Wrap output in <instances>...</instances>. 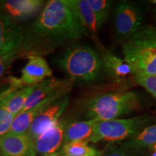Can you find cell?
Masks as SVG:
<instances>
[{
	"instance_id": "obj_1",
	"label": "cell",
	"mask_w": 156,
	"mask_h": 156,
	"mask_svg": "<svg viewBox=\"0 0 156 156\" xmlns=\"http://www.w3.org/2000/svg\"><path fill=\"white\" fill-rule=\"evenodd\" d=\"M32 31L56 45L75 44L83 36H90L66 0H51L43 9Z\"/></svg>"
},
{
	"instance_id": "obj_2",
	"label": "cell",
	"mask_w": 156,
	"mask_h": 156,
	"mask_svg": "<svg viewBox=\"0 0 156 156\" xmlns=\"http://www.w3.org/2000/svg\"><path fill=\"white\" fill-rule=\"evenodd\" d=\"M142 99L136 91L121 90L103 93L89 98L82 106L87 120L117 119L139 110Z\"/></svg>"
},
{
	"instance_id": "obj_3",
	"label": "cell",
	"mask_w": 156,
	"mask_h": 156,
	"mask_svg": "<svg viewBox=\"0 0 156 156\" xmlns=\"http://www.w3.org/2000/svg\"><path fill=\"white\" fill-rule=\"evenodd\" d=\"M55 62L57 67L70 79L81 83L96 82L104 73L101 54L86 44L69 46L56 58Z\"/></svg>"
},
{
	"instance_id": "obj_4",
	"label": "cell",
	"mask_w": 156,
	"mask_h": 156,
	"mask_svg": "<svg viewBox=\"0 0 156 156\" xmlns=\"http://www.w3.org/2000/svg\"><path fill=\"white\" fill-rule=\"evenodd\" d=\"M124 59L134 75L156 76V27L143 25L122 45Z\"/></svg>"
},
{
	"instance_id": "obj_5",
	"label": "cell",
	"mask_w": 156,
	"mask_h": 156,
	"mask_svg": "<svg viewBox=\"0 0 156 156\" xmlns=\"http://www.w3.org/2000/svg\"><path fill=\"white\" fill-rule=\"evenodd\" d=\"M154 120L147 114L130 119L98 121L87 142H123L139 133Z\"/></svg>"
},
{
	"instance_id": "obj_6",
	"label": "cell",
	"mask_w": 156,
	"mask_h": 156,
	"mask_svg": "<svg viewBox=\"0 0 156 156\" xmlns=\"http://www.w3.org/2000/svg\"><path fill=\"white\" fill-rule=\"evenodd\" d=\"M144 13L135 3L120 1L116 4L114 14L115 36L120 41L131 38L143 26Z\"/></svg>"
},
{
	"instance_id": "obj_7",
	"label": "cell",
	"mask_w": 156,
	"mask_h": 156,
	"mask_svg": "<svg viewBox=\"0 0 156 156\" xmlns=\"http://www.w3.org/2000/svg\"><path fill=\"white\" fill-rule=\"evenodd\" d=\"M75 83V80L70 78L46 79L42 83L36 85L34 91L28 97L22 112L34 108L47 99L62 97L64 95L69 94Z\"/></svg>"
},
{
	"instance_id": "obj_8",
	"label": "cell",
	"mask_w": 156,
	"mask_h": 156,
	"mask_svg": "<svg viewBox=\"0 0 156 156\" xmlns=\"http://www.w3.org/2000/svg\"><path fill=\"white\" fill-rule=\"evenodd\" d=\"M69 94L58 98L46 107L31 124L27 134L35 142L45 132L59 121L60 116L69 105Z\"/></svg>"
},
{
	"instance_id": "obj_9",
	"label": "cell",
	"mask_w": 156,
	"mask_h": 156,
	"mask_svg": "<svg viewBox=\"0 0 156 156\" xmlns=\"http://www.w3.org/2000/svg\"><path fill=\"white\" fill-rule=\"evenodd\" d=\"M1 156H36L35 142L28 134L7 133L0 136Z\"/></svg>"
},
{
	"instance_id": "obj_10",
	"label": "cell",
	"mask_w": 156,
	"mask_h": 156,
	"mask_svg": "<svg viewBox=\"0 0 156 156\" xmlns=\"http://www.w3.org/2000/svg\"><path fill=\"white\" fill-rule=\"evenodd\" d=\"M67 124L59 120L56 124L37 138L35 141L36 154L44 156L57 153V151L63 145L64 134Z\"/></svg>"
},
{
	"instance_id": "obj_11",
	"label": "cell",
	"mask_w": 156,
	"mask_h": 156,
	"mask_svg": "<svg viewBox=\"0 0 156 156\" xmlns=\"http://www.w3.org/2000/svg\"><path fill=\"white\" fill-rule=\"evenodd\" d=\"M44 4L41 0H7L0 2V7L15 21H23L34 16Z\"/></svg>"
},
{
	"instance_id": "obj_12",
	"label": "cell",
	"mask_w": 156,
	"mask_h": 156,
	"mask_svg": "<svg viewBox=\"0 0 156 156\" xmlns=\"http://www.w3.org/2000/svg\"><path fill=\"white\" fill-rule=\"evenodd\" d=\"M66 2L75 12L82 25L86 29L89 36L93 39L99 49L103 48L98 35L100 29L98 25L97 18L86 0H66Z\"/></svg>"
},
{
	"instance_id": "obj_13",
	"label": "cell",
	"mask_w": 156,
	"mask_h": 156,
	"mask_svg": "<svg viewBox=\"0 0 156 156\" xmlns=\"http://www.w3.org/2000/svg\"><path fill=\"white\" fill-rule=\"evenodd\" d=\"M51 75L52 70L47 62L42 56H35L29 58L23 69L21 80L26 86H31L42 83Z\"/></svg>"
},
{
	"instance_id": "obj_14",
	"label": "cell",
	"mask_w": 156,
	"mask_h": 156,
	"mask_svg": "<svg viewBox=\"0 0 156 156\" xmlns=\"http://www.w3.org/2000/svg\"><path fill=\"white\" fill-rule=\"evenodd\" d=\"M100 50L104 73L116 81H121L130 75H134L132 68L124 58H121L104 48Z\"/></svg>"
},
{
	"instance_id": "obj_15",
	"label": "cell",
	"mask_w": 156,
	"mask_h": 156,
	"mask_svg": "<svg viewBox=\"0 0 156 156\" xmlns=\"http://www.w3.org/2000/svg\"><path fill=\"white\" fill-rule=\"evenodd\" d=\"M60 98V97H58ZM58 98H51L40 103L34 108L22 112L15 117L10 129L7 133L13 134H25L28 132L31 124L38 115L44 109Z\"/></svg>"
},
{
	"instance_id": "obj_16",
	"label": "cell",
	"mask_w": 156,
	"mask_h": 156,
	"mask_svg": "<svg viewBox=\"0 0 156 156\" xmlns=\"http://www.w3.org/2000/svg\"><path fill=\"white\" fill-rule=\"evenodd\" d=\"M118 144L130 151L144 152L156 144V124L147 126L136 135Z\"/></svg>"
},
{
	"instance_id": "obj_17",
	"label": "cell",
	"mask_w": 156,
	"mask_h": 156,
	"mask_svg": "<svg viewBox=\"0 0 156 156\" xmlns=\"http://www.w3.org/2000/svg\"><path fill=\"white\" fill-rule=\"evenodd\" d=\"M97 120L74 122L67 125L62 146L73 142L87 141L92 136Z\"/></svg>"
},
{
	"instance_id": "obj_18",
	"label": "cell",
	"mask_w": 156,
	"mask_h": 156,
	"mask_svg": "<svg viewBox=\"0 0 156 156\" xmlns=\"http://www.w3.org/2000/svg\"><path fill=\"white\" fill-rule=\"evenodd\" d=\"M60 153L64 155L75 156H100L101 152L88 145L86 141L73 142L62 146Z\"/></svg>"
},
{
	"instance_id": "obj_19",
	"label": "cell",
	"mask_w": 156,
	"mask_h": 156,
	"mask_svg": "<svg viewBox=\"0 0 156 156\" xmlns=\"http://www.w3.org/2000/svg\"><path fill=\"white\" fill-rule=\"evenodd\" d=\"M97 18L98 25L101 29L106 23L113 5V1L109 0H86Z\"/></svg>"
},
{
	"instance_id": "obj_20",
	"label": "cell",
	"mask_w": 156,
	"mask_h": 156,
	"mask_svg": "<svg viewBox=\"0 0 156 156\" xmlns=\"http://www.w3.org/2000/svg\"><path fill=\"white\" fill-rule=\"evenodd\" d=\"M100 156H147L144 152H137L122 147L119 144L109 143L101 152Z\"/></svg>"
},
{
	"instance_id": "obj_21",
	"label": "cell",
	"mask_w": 156,
	"mask_h": 156,
	"mask_svg": "<svg viewBox=\"0 0 156 156\" xmlns=\"http://www.w3.org/2000/svg\"><path fill=\"white\" fill-rule=\"evenodd\" d=\"M134 80L138 85L156 98V76L134 75Z\"/></svg>"
},
{
	"instance_id": "obj_22",
	"label": "cell",
	"mask_w": 156,
	"mask_h": 156,
	"mask_svg": "<svg viewBox=\"0 0 156 156\" xmlns=\"http://www.w3.org/2000/svg\"><path fill=\"white\" fill-rule=\"evenodd\" d=\"M15 115L12 114L4 107L0 106V136L7 134L10 129Z\"/></svg>"
},
{
	"instance_id": "obj_23",
	"label": "cell",
	"mask_w": 156,
	"mask_h": 156,
	"mask_svg": "<svg viewBox=\"0 0 156 156\" xmlns=\"http://www.w3.org/2000/svg\"><path fill=\"white\" fill-rule=\"evenodd\" d=\"M20 57H23V54L20 51H12L4 56L0 59V77L11 67L12 64L15 60Z\"/></svg>"
},
{
	"instance_id": "obj_24",
	"label": "cell",
	"mask_w": 156,
	"mask_h": 156,
	"mask_svg": "<svg viewBox=\"0 0 156 156\" xmlns=\"http://www.w3.org/2000/svg\"><path fill=\"white\" fill-rule=\"evenodd\" d=\"M147 156H156V144L147 149Z\"/></svg>"
},
{
	"instance_id": "obj_25",
	"label": "cell",
	"mask_w": 156,
	"mask_h": 156,
	"mask_svg": "<svg viewBox=\"0 0 156 156\" xmlns=\"http://www.w3.org/2000/svg\"><path fill=\"white\" fill-rule=\"evenodd\" d=\"M8 54V53H7V52L5 50L0 48V59H1V58H2L4 56H5L6 54Z\"/></svg>"
},
{
	"instance_id": "obj_26",
	"label": "cell",
	"mask_w": 156,
	"mask_h": 156,
	"mask_svg": "<svg viewBox=\"0 0 156 156\" xmlns=\"http://www.w3.org/2000/svg\"><path fill=\"white\" fill-rule=\"evenodd\" d=\"M46 156H62V153H60V152H57V153H55L54 154H51V155H46Z\"/></svg>"
},
{
	"instance_id": "obj_27",
	"label": "cell",
	"mask_w": 156,
	"mask_h": 156,
	"mask_svg": "<svg viewBox=\"0 0 156 156\" xmlns=\"http://www.w3.org/2000/svg\"><path fill=\"white\" fill-rule=\"evenodd\" d=\"M155 19H156V8L155 9Z\"/></svg>"
},
{
	"instance_id": "obj_28",
	"label": "cell",
	"mask_w": 156,
	"mask_h": 156,
	"mask_svg": "<svg viewBox=\"0 0 156 156\" xmlns=\"http://www.w3.org/2000/svg\"><path fill=\"white\" fill-rule=\"evenodd\" d=\"M62 156H75V155H62Z\"/></svg>"
}]
</instances>
